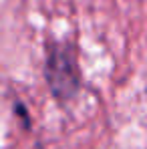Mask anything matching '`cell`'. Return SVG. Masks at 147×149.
I'll use <instances>...</instances> for the list:
<instances>
[{"label":"cell","mask_w":147,"mask_h":149,"mask_svg":"<svg viewBox=\"0 0 147 149\" xmlns=\"http://www.w3.org/2000/svg\"><path fill=\"white\" fill-rule=\"evenodd\" d=\"M47 81L59 99H69L79 89V69L73 52L65 45H52L47 54Z\"/></svg>","instance_id":"obj_1"}]
</instances>
